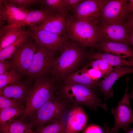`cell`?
<instances>
[{
    "label": "cell",
    "mask_w": 133,
    "mask_h": 133,
    "mask_svg": "<svg viewBox=\"0 0 133 133\" xmlns=\"http://www.w3.org/2000/svg\"><path fill=\"white\" fill-rule=\"evenodd\" d=\"M35 80L28 91L23 112L19 117L27 122L30 121L38 110L55 95L57 88L54 81L46 77Z\"/></svg>",
    "instance_id": "cell-1"
},
{
    "label": "cell",
    "mask_w": 133,
    "mask_h": 133,
    "mask_svg": "<svg viewBox=\"0 0 133 133\" xmlns=\"http://www.w3.org/2000/svg\"><path fill=\"white\" fill-rule=\"evenodd\" d=\"M60 55L55 59L50 73L56 79H61L73 72L85 58L84 49L79 43L68 38L64 45Z\"/></svg>",
    "instance_id": "cell-2"
},
{
    "label": "cell",
    "mask_w": 133,
    "mask_h": 133,
    "mask_svg": "<svg viewBox=\"0 0 133 133\" xmlns=\"http://www.w3.org/2000/svg\"><path fill=\"white\" fill-rule=\"evenodd\" d=\"M73 107L59 94L55 95L37 110L30 122L35 130L65 117Z\"/></svg>",
    "instance_id": "cell-3"
},
{
    "label": "cell",
    "mask_w": 133,
    "mask_h": 133,
    "mask_svg": "<svg viewBox=\"0 0 133 133\" xmlns=\"http://www.w3.org/2000/svg\"><path fill=\"white\" fill-rule=\"evenodd\" d=\"M86 86L76 83H63L59 88V94L73 106L83 105L96 110L100 107L108 110L106 105L93 90Z\"/></svg>",
    "instance_id": "cell-4"
},
{
    "label": "cell",
    "mask_w": 133,
    "mask_h": 133,
    "mask_svg": "<svg viewBox=\"0 0 133 133\" xmlns=\"http://www.w3.org/2000/svg\"><path fill=\"white\" fill-rule=\"evenodd\" d=\"M98 25L78 20L73 15L70 16L66 34L68 38L83 45L95 48L100 41Z\"/></svg>",
    "instance_id": "cell-5"
},
{
    "label": "cell",
    "mask_w": 133,
    "mask_h": 133,
    "mask_svg": "<svg viewBox=\"0 0 133 133\" xmlns=\"http://www.w3.org/2000/svg\"><path fill=\"white\" fill-rule=\"evenodd\" d=\"M36 45L31 64L25 75L32 79L45 76L50 73L55 60L54 52Z\"/></svg>",
    "instance_id": "cell-6"
},
{
    "label": "cell",
    "mask_w": 133,
    "mask_h": 133,
    "mask_svg": "<svg viewBox=\"0 0 133 133\" xmlns=\"http://www.w3.org/2000/svg\"><path fill=\"white\" fill-rule=\"evenodd\" d=\"M128 0H101L100 22L107 23H124L129 14Z\"/></svg>",
    "instance_id": "cell-7"
},
{
    "label": "cell",
    "mask_w": 133,
    "mask_h": 133,
    "mask_svg": "<svg viewBox=\"0 0 133 133\" xmlns=\"http://www.w3.org/2000/svg\"><path fill=\"white\" fill-rule=\"evenodd\" d=\"M129 80L128 77L126 78V87L123 98L118 102L116 108L111 109V112L114 115L115 122L113 127L110 129L111 132H117L120 128L127 131L129 125L133 123V113L127 94Z\"/></svg>",
    "instance_id": "cell-8"
},
{
    "label": "cell",
    "mask_w": 133,
    "mask_h": 133,
    "mask_svg": "<svg viewBox=\"0 0 133 133\" xmlns=\"http://www.w3.org/2000/svg\"><path fill=\"white\" fill-rule=\"evenodd\" d=\"M31 36L18 49L12 57V68L20 75H25L35 51L37 45Z\"/></svg>",
    "instance_id": "cell-9"
},
{
    "label": "cell",
    "mask_w": 133,
    "mask_h": 133,
    "mask_svg": "<svg viewBox=\"0 0 133 133\" xmlns=\"http://www.w3.org/2000/svg\"><path fill=\"white\" fill-rule=\"evenodd\" d=\"M98 28L100 41L130 44L129 29L126 22L107 23L100 22Z\"/></svg>",
    "instance_id": "cell-10"
},
{
    "label": "cell",
    "mask_w": 133,
    "mask_h": 133,
    "mask_svg": "<svg viewBox=\"0 0 133 133\" xmlns=\"http://www.w3.org/2000/svg\"><path fill=\"white\" fill-rule=\"evenodd\" d=\"M101 0H84L73 11L77 20L98 25L101 18Z\"/></svg>",
    "instance_id": "cell-11"
},
{
    "label": "cell",
    "mask_w": 133,
    "mask_h": 133,
    "mask_svg": "<svg viewBox=\"0 0 133 133\" xmlns=\"http://www.w3.org/2000/svg\"><path fill=\"white\" fill-rule=\"evenodd\" d=\"M32 32L31 37L37 44L54 53L61 51L68 39L66 34H58L43 30Z\"/></svg>",
    "instance_id": "cell-12"
},
{
    "label": "cell",
    "mask_w": 133,
    "mask_h": 133,
    "mask_svg": "<svg viewBox=\"0 0 133 133\" xmlns=\"http://www.w3.org/2000/svg\"><path fill=\"white\" fill-rule=\"evenodd\" d=\"M68 14L55 13L42 21L31 25L32 32L43 30L60 34H66Z\"/></svg>",
    "instance_id": "cell-13"
},
{
    "label": "cell",
    "mask_w": 133,
    "mask_h": 133,
    "mask_svg": "<svg viewBox=\"0 0 133 133\" xmlns=\"http://www.w3.org/2000/svg\"><path fill=\"white\" fill-rule=\"evenodd\" d=\"M133 73V67L116 66L113 71L103 80H100L98 86L105 100L112 98L113 92L111 87L115 82L123 76Z\"/></svg>",
    "instance_id": "cell-14"
},
{
    "label": "cell",
    "mask_w": 133,
    "mask_h": 133,
    "mask_svg": "<svg viewBox=\"0 0 133 133\" xmlns=\"http://www.w3.org/2000/svg\"><path fill=\"white\" fill-rule=\"evenodd\" d=\"M88 120V115L82 106L73 107L68 113L66 133H79L84 129Z\"/></svg>",
    "instance_id": "cell-15"
},
{
    "label": "cell",
    "mask_w": 133,
    "mask_h": 133,
    "mask_svg": "<svg viewBox=\"0 0 133 133\" xmlns=\"http://www.w3.org/2000/svg\"><path fill=\"white\" fill-rule=\"evenodd\" d=\"M54 13L48 12L42 8L37 9L29 10L25 18L21 21L15 24L5 25L0 29V37L10 30L25 26H30L39 23Z\"/></svg>",
    "instance_id": "cell-16"
},
{
    "label": "cell",
    "mask_w": 133,
    "mask_h": 133,
    "mask_svg": "<svg viewBox=\"0 0 133 133\" xmlns=\"http://www.w3.org/2000/svg\"><path fill=\"white\" fill-rule=\"evenodd\" d=\"M127 43L100 41L95 48L99 51L109 53L122 58H133V48Z\"/></svg>",
    "instance_id": "cell-17"
},
{
    "label": "cell",
    "mask_w": 133,
    "mask_h": 133,
    "mask_svg": "<svg viewBox=\"0 0 133 133\" xmlns=\"http://www.w3.org/2000/svg\"><path fill=\"white\" fill-rule=\"evenodd\" d=\"M2 7L0 8V19L6 21L8 24L17 23L25 17L29 10L27 8L19 7L3 0Z\"/></svg>",
    "instance_id": "cell-18"
},
{
    "label": "cell",
    "mask_w": 133,
    "mask_h": 133,
    "mask_svg": "<svg viewBox=\"0 0 133 133\" xmlns=\"http://www.w3.org/2000/svg\"><path fill=\"white\" fill-rule=\"evenodd\" d=\"M30 87L20 81L0 89V95L19 101L25 105L26 99Z\"/></svg>",
    "instance_id": "cell-19"
},
{
    "label": "cell",
    "mask_w": 133,
    "mask_h": 133,
    "mask_svg": "<svg viewBox=\"0 0 133 133\" xmlns=\"http://www.w3.org/2000/svg\"><path fill=\"white\" fill-rule=\"evenodd\" d=\"M85 57L89 60H101L112 66L133 67V58H122L111 54L100 51H91L85 53Z\"/></svg>",
    "instance_id": "cell-20"
},
{
    "label": "cell",
    "mask_w": 133,
    "mask_h": 133,
    "mask_svg": "<svg viewBox=\"0 0 133 133\" xmlns=\"http://www.w3.org/2000/svg\"><path fill=\"white\" fill-rule=\"evenodd\" d=\"M61 79L63 80L64 83L78 84L92 89L98 86L100 81H95L91 78L87 72L85 66L79 70L64 76Z\"/></svg>",
    "instance_id": "cell-21"
},
{
    "label": "cell",
    "mask_w": 133,
    "mask_h": 133,
    "mask_svg": "<svg viewBox=\"0 0 133 133\" xmlns=\"http://www.w3.org/2000/svg\"><path fill=\"white\" fill-rule=\"evenodd\" d=\"M33 125L18 118L7 125L0 127V133H34Z\"/></svg>",
    "instance_id": "cell-22"
},
{
    "label": "cell",
    "mask_w": 133,
    "mask_h": 133,
    "mask_svg": "<svg viewBox=\"0 0 133 133\" xmlns=\"http://www.w3.org/2000/svg\"><path fill=\"white\" fill-rule=\"evenodd\" d=\"M32 34L31 31H26L14 42L0 51V61L12 57L18 49L31 36Z\"/></svg>",
    "instance_id": "cell-23"
},
{
    "label": "cell",
    "mask_w": 133,
    "mask_h": 133,
    "mask_svg": "<svg viewBox=\"0 0 133 133\" xmlns=\"http://www.w3.org/2000/svg\"><path fill=\"white\" fill-rule=\"evenodd\" d=\"M24 109L8 107L0 110V127L9 124L19 117Z\"/></svg>",
    "instance_id": "cell-24"
},
{
    "label": "cell",
    "mask_w": 133,
    "mask_h": 133,
    "mask_svg": "<svg viewBox=\"0 0 133 133\" xmlns=\"http://www.w3.org/2000/svg\"><path fill=\"white\" fill-rule=\"evenodd\" d=\"M41 8L51 13L68 14L69 9L63 0H40Z\"/></svg>",
    "instance_id": "cell-25"
},
{
    "label": "cell",
    "mask_w": 133,
    "mask_h": 133,
    "mask_svg": "<svg viewBox=\"0 0 133 133\" xmlns=\"http://www.w3.org/2000/svg\"><path fill=\"white\" fill-rule=\"evenodd\" d=\"M26 31L22 27L14 28L5 32L0 37V51L14 42Z\"/></svg>",
    "instance_id": "cell-26"
},
{
    "label": "cell",
    "mask_w": 133,
    "mask_h": 133,
    "mask_svg": "<svg viewBox=\"0 0 133 133\" xmlns=\"http://www.w3.org/2000/svg\"><path fill=\"white\" fill-rule=\"evenodd\" d=\"M67 119L63 118L35 130L34 133H66Z\"/></svg>",
    "instance_id": "cell-27"
},
{
    "label": "cell",
    "mask_w": 133,
    "mask_h": 133,
    "mask_svg": "<svg viewBox=\"0 0 133 133\" xmlns=\"http://www.w3.org/2000/svg\"><path fill=\"white\" fill-rule=\"evenodd\" d=\"M86 64L88 67H90L100 71L105 78L113 71L114 68L107 63L101 60H89Z\"/></svg>",
    "instance_id": "cell-28"
},
{
    "label": "cell",
    "mask_w": 133,
    "mask_h": 133,
    "mask_svg": "<svg viewBox=\"0 0 133 133\" xmlns=\"http://www.w3.org/2000/svg\"><path fill=\"white\" fill-rule=\"evenodd\" d=\"M20 75L13 68L0 75V89L10 84L20 81Z\"/></svg>",
    "instance_id": "cell-29"
},
{
    "label": "cell",
    "mask_w": 133,
    "mask_h": 133,
    "mask_svg": "<svg viewBox=\"0 0 133 133\" xmlns=\"http://www.w3.org/2000/svg\"><path fill=\"white\" fill-rule=\"evenodd\" d=\"M25 105L19 101L0 95V110L8 107L24 108Z\"/></svg>",
    "instance_id": "cell-30"
},
{
    "label": "cell",
    "mask_w": 133,
    "mask_h": 133,
    "mask_svg": "<svg viewBox=\"0 0 133 133\" xmlns=\"http://www.w3.org/2000/svg\"><path fill=\"white\" fill-rule=\"evenodd\" d=\"M8 2L17 6L27 8L31 5L39 3L40 0H6Z\"/></svg>",
    "instance_id": "cell-31"
},
{
    "label": "cell",
    "mask_w": 133,
    "mask_h": 133,
    "mask_svg": "<svg viewBox=\"0 0 133 133\" xmlns=\"http://www.w3.org/2000/svg\"><path fill=\"white\" fill-rule=\"evenodd\" d=\"M85 66L87 72L93 80L98 81L100 78L104 77L102 74L99 70L92 67L88 69V67L86 64Z\"/></svg>",
    "instance_id": "cell-32"
},
{
    "label": "cell",
    "mask_w": 133,
    "mask_h": 133,
    "mask_svg": "<svg viewBox=\"0 0 133 133\" xmlns=\"http://www.w3.org/2000/svg\"><path fill=\"white\" fill-rule=\"evenodd\" d=\"M82 133H104V130L100 126L91 125L84 129Z\"/></svg>",
    "instance_id": "cell-33"
},
{
    "label": "cell",
    "mask_w": 133,
    "mask_h": 133,
    "mask_svg": "<svg viewBox=\"0 0 133 133\" xmlns=\"http://www.w3.org/2000/svg\"><path fill=\"white\" fill-rule=\"evenodd\" d=\"M12 68L11 62L7 60L0 61V75L5 73Z\"/></svg>",
    "instance_id": "cell-34"
},
{
    "label": "cell",
    "mask_w": 133,
    "mask_h": 133,
    "mask_svg": "<svg viewBox=\"0 0 133 133\" xmlns=\"http://www.w3.org/2000/svg\"><path fill=\"white\" fill-rule=\"evenodd\" d=\"M69 10L73 11L82 0H63Z\"/></svg>",
    "instance_id": "cell-35"
},
{
    "label": "cell",
    "mask_w": 133,
    "mask_h": 133,
    "mask_svg": "<svg viewBox=\"0 0 133 133\" xmlns=\"http://www.w3.org/2000/svg\"><path fill=\"white\" fill-rule=\"evenodd\" d=\"M126 23L129 28L133 29V15H129Z\"/></svg>",
    "instance_id": "cell-36"
},
{
    "label": "cell",
    "mask_w": 133,
    "mask_h": 133,
    "mask_svg": "<svg viewBox=\"0 0 133 133\" xmlns=\"http://www.w3.org/2000/svg\"><path fill=\"white\" fill-rule=\"evenodd\" d=\"M128 1L127 9L129 15H133V0H129Z\"/></svg>",
    "instance_id": "cell-37"
},
{
    "label": "cell",
    "mask_w": 133,
    "mask_h": 133,
    "mask_svg": "<svg viewBox=\"0 0 133 133\" xmlns=\"http://www.w3.org/2000/svg\"><path fill=\"white\" fill-rule=\"evenodd\" d=\"M129 43L133 46V29L129 28Z\"/></svg>",
    "instance_id": "cell-38"
},
{
    "label": "cell",
    "mask_w": 133,
    "mask_h": 133,
    "mask_svg": "<svg viewBox=\"0 0 133 133\" xmlns=\"http://www.w3.org/2000/svg\"><path fill=\"white\" fill-rule=\"evenodd\" d=\"M103 128L104 130V133H111L109 126L106 123H105L103 125Z\"/></svg>",
    "instance_id": "cell-39"
},
{
    "label": "cell",
    "mask_w": 133,
    "mask_h": 133,
    "mask_svg": "<svg viewBox=\"0 0 133 133\" xmlns=\"http://www.w3.org/2000/svg\"><path fill=\"white\" fill-rule=\"evenodd\" d=\"M126 131V133H133V128H129ZM110 132L111 133H118L117 132Z\"/></svg>",
    "instance_id": "cell-40"
},
{
    "label": "cell",
    "mask_w": 133,
    "mask_h": 133,
    "mask_svg": "<svg viewBox=\"0 0 133 133\" xmlns=\"http://www.w3.org/2000/svg\"><path fill=\"white\" fill-rule=\"evenodd\" d=\"M128 96L129 99H133V87L131 91L128 94Z\"/></svg>",
    "instance_id": "cell-41"
},
{
    "label": "cell",
    "mask_w": 133,
    "mask_h": 133,
    "mask_svg": "<svg viewBox=\"0 0 133 133\" xmlns=\"http://www.w3.org/2000/svg\"></svg>",
    "instance_id": "cell-42"
}]
</instances>
